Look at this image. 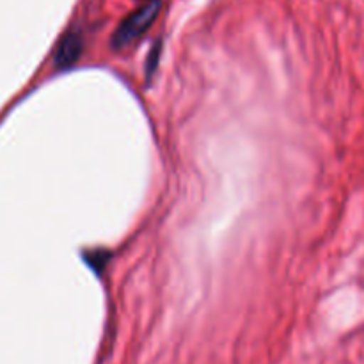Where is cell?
Returning <instances> with one entry per match:
<instances>
[{
    "mask_svg": "<svg viewBox=\"0 0 364 364\" xmlns=\"http://www.w3.org/2000/svg\"><path fill=\"white\" fill-rule=\"evenodd\" d=\"M82 50H84V38H82L80 31L78 28H70L66 34H63L55 48V66L59 70L71 68L80 59Z\"/></svg>",
    "mask_w": 364,
    "mask_h": 364,
    "instance_id": "obj_2",
    "label": "cell"
},
{
    "mask_svg": "<svg viewBox=\"0 0 364 364\" xmlns=\"http://www.w3.org/2000/svg\"><path fill=\"white\" fill-rule=\"evenodd\" d=\"M160 11V0H149L144 6L139 7L132 14H128L112 36V46L116 50L127 48L132 43L137 41L142 34H146L151 23L155 21Z\"/></svg>",
    "mask_w": 364,
    "mask_h": 364,
    "instance_id": "obj_1",
    "label": "cell"
},
{
    "mask_svg": "<svg viewBox=\"0 0 364 364\" xmlns=\"http://www.w3.org/2000/svg\"><path fill=\"white\" fill-rule=\"evenodd\" d=\"M110 259V252L109 251H92V255L85 256V262L91 269H95L96 272H102L103 267L107 265V262Z\"/></svg>",
    "mask_w": 364,
    "mask_h": 364,
    "instance_id": "obj_3",
    "label": "cell"
}]
</instances>
